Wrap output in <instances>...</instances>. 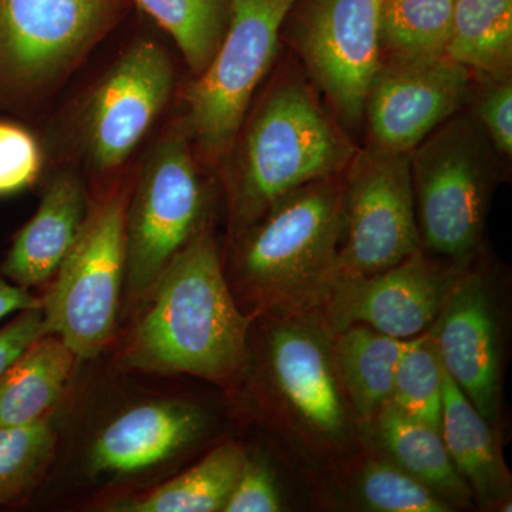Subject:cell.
Listing matches in <instances>:
<instances>
[{
	"mask_svg": "<svg viewBox=\"0 0 512 512\" xmlns=\"http://www.w3.org/2000/svg\"><path fill=\"white\" fill-rule=\"evenodd\" d=\"M42 306V299L36 298L28 289L12 284L0 275V319L5 318L10 313L42 308Z\"/></svg>",
	"mask_w": 512,
	"mask_h": 512,
	"instance_id": "33",
	"label": "cell"
},
{
	"mask_svg": "<svg viewBox=\"0 0 512 512\" xmlns=\"http://www.w3.org/2000/svg\"><path fill=\"white\" fill-rule=\"evenodd\" d=\"M204 426V414L190 404H140L101 431L90 453V470L134 474L158 466L197 440Z\"/></svg>",
	"mask_w": 512,
	"mask_h": 512,
	"instance_id": "16",
	"label": "cell"
},
{
	"mask_svg": "<svg viewBox=\"0 0 512 512\" xmlns=\"http://www.w3.org/2000/svg\"><path fill=\"white\" fill-rule=\"evenodd\" d=\"M430 330L447 375L495 427L501 407V333L484 279L461 274Z\"/></svg>",
	"mask_w": 512,
	"mask_h": 512,
	"instance_id": "15",
	"label": "cell"
},
{
	"mask_svg": "<svg viewBox=\"0 0 512 512\" xmlns=\"http://www.w3.org/2000/svg\"><path fill=\"white\" fill-rule=\"evenodd\" d=\"M440 433L451 461L481 507L507 504L511 476L501 456L495 427L478 413L446 370Z\"/></svg>",
	"mask_w": 512,
	"mask_h": 512,
	"instance_id": "18",
	"label": "cell"
},
{
	"mask_svg": "<svg viewBox=\"0 0 512 512\" xmlns=\"http://www.w3.org/2000/svg\"><path fill=\"white\" fill-rule=\"evenodd\" d=\"M356 497L370 511L448 512L447 501L389 460H372L360 471Z\"/></svg>",
	"mask_w": 512,
	"mask_h": 512,
	"instance_id": "28",
	"label": "cell"
},
{
	"mask_svg": "<svg viewBox=\"0 0 512 512\" xmlns=\"http://www.w3.org/2000/svg\"><path fill=\"white\" fill-rule=\"evenodd\" d=\"M248 328L202 222L158 278L121 360L131 369L227 382L244 366Z\"/></svg>",
	"mask_w": 512,
	"mask_h": 512,
	"instance_id": "1",
	"label": "cell"
},
{
	"mask_svg": "<svg viewBox=\"0 0 512 512\" xmlns=\"http://www.w3.org/2000/svg\"><path fill=\"white\" fill-rule=\"evenodd\" d=\"M498 157L477 121L464 110L410 153L424 251L456 262L473 258L483 242Z\"/></svg>",
	"mask_w": 512,
	"mask_h": 512,
	"instance_id": "4",
	"label": "cell"
},
{
	"mask_svg": "<svg viewBox=\"0 0 512 512\" xmlns=\"http://www.w3.org/2000/svg\"><path fill=\"white\" fill-rule=\"evenodd\" d=\"M342 175L279 198L237 237V281L252 303L284 316L325 306L339 279Z\"/></svg>",
	"mask_w": 512,
	"mask_h": 512,
	"instance_id": "3",
	"label": "cell"
},
{
	"mask_svg": "<svg viewBox=\"0 0 512 512\" xmlns=\"http://www.w3.org/2000/svg\"><path fill=\"white\" fill-rule=\"evenodd\" d=\"M443 373L430 329L407 339L394 372L390 403L410 419L440 431Z\"/></svg>",
	"mask_w": 512,
	"mask_h": 512,
	"instance_id": "26",
	"label": "cell"
},
{
	"mask_svg": "<svg viewBox=\"0 0 512 512\" xmlns=\"http://www.w3.org/2000/svg\"><path fill=\"white\" fill-rule=\"evenodd\" d=\"M383 0H298L288 39L343 130L363 123L367 93L382 67Z\"/></svg>",
	"mask_w": 512,
	"mask_h": 512,
	"instance_id": "10",
	"label": "cell"
},
{
	"mask_svg": "<svg viewBox=\"0 0 512 512\" xmlns=\"http://www.w3.org/2000/svg\"><path fill=\"white\" fill-rule=\"evenodd\" d=\"M421 248L410 153L357 148L342 174L339 278L379 274Z\"/></svg>",
	"mask_w": 512,
	"mask_h": 512,
	"instance_id": "9",
	"label": "cell"
},
{
	"mask_svg": "<svg viewBox=\"0 0 512 512\" xmlns=\"http://www.w3.org/2000/svg\"><path fill=\"white\" fill-rule=\"evenodd\" d=\"M49 419L0 427V505L23 500L36 487L55 454Z\"/></svg>",
	"mask_w": 512,
	"mask_h": 512,
	"instance_id": "27",
	"label": "cell"
},
{
	"mask_svg": "<svg viewBox=\"0 0 512 512\" xmlns=\"http://www.w3.org/2000/svg\"><path fill=\"white\" fill-rule=\"evenodd\" d=\"M356 151L301 74L275 77L222 161L235 237L289 192L340 177Z\"/></svg>",
	"mask_w": 512,
	"mask_h": 512,
	"instance_id": "2",
	"label": "cell"
},
{
	"mask_svg": "<svg viewBox=\"0 0 512 512\" xmlns=\"http://www.w3.org/2000/svg\"><path fill=\"white\" fill-rule=\"evenodd\" d=\"M478 126L501 158L512 156V82L485 80L471 93L470 103Z\"/></svg>",
	"mask_w": 512,
	"mask_h": 512,
	"instance_id": "30",
	"label": "cell"
},
{
	"mask_svg": "<svg viewBox=\"0 0 512 512\" xmlns=\"http://www.w3.org/2000/svg\"><path fill=\"white\" fill-rule=\"evenodd\" d=\"M177 43L192 73L211 62L227 32L231 0H134Z\"/></svg>",
	"mask_w": 512,
	"mask_h": 512,
	"instance_id": "25",
	"label": "cell"
},
{
	"mask_svg": "<svg viewBox=\"0 0 512 512\" xmlns=\"http://www.w3.org/2000/svg\"><path fill=\"white\" fill-rule=\"evenodd\" d=\"M175 84L170 56L153 40H138L101 77L82 117L84 156L96 173L117 170L133 154Z\"/></svg>",
	"mask_w": 512,
	"mask_h": 512,
	"instance_id": "11",
	"label": "cell"
},
{
	"mask_svg": "<svg viewBox=\"0 0 512 512\" xmlns=\"http://www.w3.org/2000/svg\"><path fill=\"white\" fill-rule=\"evenodd\" d=\"M296 2L231 0L221 45L184 94L183 123L202 163H222L234 146L252 97L275 62L279 35Z\"/></svg>",
	"mask_w": 512,
	"mask_h": 512,
	"instance_id": "5",
	"label": "cell"
},
{
	"mask_svg": "<svg viewBox=\"0 0 512 512\" xmlns=\"http://www.w3.org/2000/svg\"><path fill=\"white\" fill-rule=\"evenodd\" d=\"M471 93L473 77L450 57L383 63L367 93L363 116L370 146L412 153L466 109Z\"/></svg>",
	"mask_w": 512,
	"mask_h": 512,
	"instance_id": "12",
	"label": "cell"
},
{
	"mask_svg": "<svg viewBox=\"0 0 512 512\" xmlns=\"http://www.w3.org/2000/svg\"><path fill=\"white\" fill-rule=\"evenodd\" d=\"M77 357L55 335L37 340L0 380V427L46 417L60 399Z\"/></svg>",
	"mask_w": 512,
	"mask_h": 512,
	"instance_id": "21",
	"label": "cell"
},
{
	"mask_svg": "<svg viewBox=\"0 0 512 512\" xmlns=\"http://www.w3.org/2000/svg\"><path fill=\"white\" fill-rule=\"evenodd\" d=\"M42 171V150L28 128L0 120V197L30 187Z\"/></svg>",
	"mask_w": 512,
	"mask_h": 512,
	"instance_id": "29",
	"label": "cell"
},
{
	"mask_svg": "<svg viewBox=\"0 0 512 512\" xmlns=\"http://www.w3.org/2000/svg\"><path fill=\"white\" fill-rule=\"evenodd\" d=\"M406 340L365 325L333 333V357L346 399L365 424L392 400L394 372Z\"/></svg>",
	"mask_w": 512,
	"mask_h": 512,
	"instance_id": "20",
	"label": "cell"
},
{
	"mask_svg": "<svg viewBox=\"0 0 512 512\" xmlns=\"http://www.w3.org/2000/svg\"><path fill=\"white\" fill-rule=\"evenodd\" d=\"M197 160L180 120L158 141L128 195L124 285L131 301L153 291L165 268L204 222Z\"/></svg>",
	"mask_w": 512,
	"mask_h": 512,
	"instance_id": "8",
	"label": "cell"
},
{
	"mask_svg": "<svg viewBox=\"0 0 512 512\" xmlns=\"http://www.w3.org/2000/svg\"><path fill=\"white\" fill-rule=\"evenodd\" d=\"M87 212L86 190L80 178L73 173L56 175L36 214L13 239L0 274L26 289L46 284L79 237Z\"/></svg>",
	"mask_w": 512,
	"mask_h": 512,
	"instance_id": "17",
	"label": "cell"
},
{
	"mask_svg": "<svg viewBox=\"0 0 512 512\" xmlns=\"http://www.w3.org/2000/svg\"><path fill=\"white\" fill-rule=\"evenodd\" d=\"M266 359L279 399L302 427L330 443L348 437L349 407L326 322L311 313L284 316L269 333Z\"/></svg>",
	"mask_w": 512,
	"mask_h": 512,
	"instance_id": "14",
	"label": "cell"
},
{
	"mask_svg": "<svg viewBox=\"0 0 512 512\" xmlns=\"http://www.w3.org/2000/svg\"><path fill=\"white\" fill-rule=\"evenodd\" d=\"M282 495L274 473L266 461L245 458L237 483L229 495L224 512H278L284 510Z\"/></svg>",
	"mask_w": 512,
	"mask_h": 512,
	"instance_id": "31",
	"label": "cell"
},
{
	"mask_svg": "<svg viewBox=\"0 0 512 512\" xmlns=\"http://www.w3.org/2000/svg\"><path fill=\"white\" fill-rule=\"evenodd\" d=\"M460 276L431 261L423 248L379 274L340 276L323 306L326 325L332 333L365 325L392 338H416L436 322Z\"/></svg>",
	"mask_w": 512,
	"mask_h": 512,
	"instance_id": "13",
	"label": "cell"
},
{
	"mask_svg": "<svg viewBox=\"0 0 512 512\" xmlns=\"http://www.w3.org/2000/svg\"><path fill=\"white\" fill-rule=\"evenodd\" d=\"M446 56L477 82L511 79L512 0H454Z\"/></svg>",
	"mask_w": 512,
	"mask_h": 512,
	"instance_id": "22",
	"label": "cell"
},
{
	"mask_svg": "<svg viewBox=\"0 0 512 512\" xmlns=\"http://www.w3.org/2000/svg\"><path fill=\"white\" fill-rule=\"evenodd\" d=\"M126 188H113L87 212L79 237L42 299L47 332L77 360L93 359L116 328L126 272Z\"/></svg>",
	"mask_w": 512,
	"mask_h": 512,
	"instance_id": "7",
	"label": "cell"
},
{
	"mask_svg": "<svg viewBox=\"0 0 512 512\" xmlns=\"http://www.w3.org/2000/svg\"><path fill=\"white\" fill-rule=\"evenodd\" d=\"M454 0H383L379 40L383 63L446 56Z\"/></svg>",
	"mask_w": 512,
	"mask_h": 512,
	"instance_id": "24",
	"label": "cell"
},
{
	"mask_svg": "<svg viewBox=\"0 0 512 512\" xmlns=\"http://www.w3.org/2000/svg\"><path fill=\"white\" fill-rule=\"evenodd\" d=\"M46 335L49 332L43 306L19 312L16 319L0 328V380L33 343Z\"/></svg>",
	"mask_w": 512,
	"mask_h": 512,
	"instance_id": "32",
	"label": "cell"
},
{
	"mask_svg": "<svg viewBox=\"0 0 512 512\" xmlns=\"http://www.w3.org/2000/svg\"><path fill=\"white\" fill-rule=\"evenodd\" d=\"M247 454L237 444L215 448L197 466L141 497L121 501L114 511L215 512L224 510Z\"/></svg>",
	"mask_w": 512,
	"mask_h": 512,
	"instance_id": "23",
	"label": "cell"
},
{
	"mask_svg": "<svg viewBox=\"0 0 512 512\" xmlns=\"http://www.w3.org/2000/svg\"><path fill=\"white\" fill-rule=\"evenodd\" d=\"M387 460L429 487L451 507H467L473 493L451 461L439 430L410 419L392 403L369 424Z\"/></svg>",
	"mask_w": 512,
	"mask_h": 512,
	"instance_id": "19",
	"label": "cell"
},
{
	"mask_svg": "<svg viewBox=\"0 0 512 512\" xmlns=\"http://www.w3.org/2000/svg\"><path fill=\"white\" fill-rule=\"evenodd\" d=\"M124 0H0V111L32 107L119 22Z\"/></svg>",
	"mask_w": 512,
	"mask_h": 512,
	"instance_id": "6",
	"label": "cell"
}]
</instances>
